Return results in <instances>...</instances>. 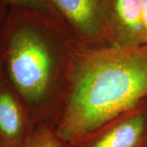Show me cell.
Returning a JSON list of instances; mask_svg holds the SVG:
<instances>
[{"instance_id":"1","label":"cell","mask_w":147,"mask_h":147,"mask_svg":"<svg viewBox=\"0 0 147 147\" xmlns=\"http://www.w3.org/2000/svg\"><path fill=\"white\" fill-rule=\"evenodd\" d=\"M147 100V44L75 46L54 126L70 144Z\"/></svg>"},{"instance_id":"2","label":"cell","mask_w":147,"mask_h":147,"mask_svg":"<svg viewBox=\"0 0 147 147\" xmlns=\"http://www.w3.org/2000/svg\"><path fill=\"white\" fill-rule=\"evenodd\" d=\"M2 74L36 123L54 128L76 46L63 22L11 7L0 31Z\"/></svg>"},{"instance_id":"3","label":"cell","mask_w":147,"mask_h":147,"mask_svg":"<svg viewBox=\"0 0 147 147\" xmlns=\"http://www.w3.org/2000/svg\"><path fill=\"white\" fill-rule=\"evenodd\" d=\"M77 46L113 45L111 0H49Z\"/></svg>"},{"instance_id":"4","label":"cell","mask_w":147,"mask_h":147,"mask_svg":"<svg viewBox=\"0 0 147 147\" xmlns=\"http://www.w3.org/2000/svg\"><path fill=\"white\" fill-rule=\"evenodd\" d=\"M147 142V100L66 147H142Z\"/></svg>"},{"instance_id":"5","label":"cell","mask_w":147,"mask_h":147,"mask_svg":"<svg viewBox=\"0 0 147 147\" xmlns=\"http://www.w3.org/2000/svg\"><path fill=\"white\" fill-rule=\"evenodd\" d=\"M36 124L21 97L2 74L0 145L3 147H26Z\"/></svg>"},{"instance_id":"6","label":"cell","mask_w":147,"mask_h":147,"mask_svg":"<svg viewBox=\"0 0 147 147\" xmlns=\"http://www.w3.org/2000/svg\"><path fill=\"white\" fill-rule=\"evenodd\" d=\"M113 45H146L141 0H111Z\"/></svg>"},{"instance_id":"7","label":"cell","mask_w":147,"mask_h":147,"mask_svg":"<svg viewBox=\"0 0 147 147\" xmlns=\"http://www.w3.org/2000/svg\"><path fill=\"white\" fill-rule=\"evenodd\" d=\"M26 147H66L52 127L37 123Z\"/></svg>"},{"instance_id":"8","label":"cell","mask_w":147,"mask_h":147,"mask_svg":"<svg viewBox=\"0 0 147 147\" xmlns=\"http://www.w3.org/2000/svg\"><path fill=\"white\" fill-rule=\"evenodd\" d=\"M9 7H15L38 11L61 21L49 0H1ZM62 22V21H61Z\"/></svg>"},{"instance_id":"9","label":"cell","mask_w":147,"mask_h":147,"mask_svg":"<svg viewBox=\"0 0 147 147\" xmlns=\"http://www.w3.org/2000/svg\"><path fill=\"white\" fill-rule=\"evenodd\" d=\"M8 11H9V6H7L3 1L0 0V31L5 22Z\"/></svg>"},{"instance_id":"10","label":"cell","mask_w":147,"mask_h":147,"mask_svg":"<svg viewBox=\"0 0 147 147\" xmlns=\"http://www.w3.org/2000/svg\"><path fill=\"white\" fill-rule=\"evenodd\" d=\"M141 1H142L143 25H144V29H145V33H146L147 42V0H141Z\"/></svg>"},{"instance_id":"11","label":"cell","mask_w":147,"mask_h":147,"mask_svg":"<svg viewBox=\"0 0 147 147\" xmlns=\"http://www.w3.org/2000/svg\"><path fill=\"white\" fill-rule=\"evenodd\" d=\"M2 65H3V52H2V47L0 44V76L2 75Z\"/></svg>"},{"instance_id":"12","label":"cell","mask_w":147,"mask_h":147,"mask_svg":"<svg viewBox=\"0 0 147 147\" xmlns=\"http://www.w3.org/2000/svg\"><path fill=\"white\" fill-rule=\"evenodd\" d=\"M142 147H147V142L146 143V144H145V145H144V146H143Z\"/></svg>"},{"instance_id":"13","label":"cell","mask_w":147,"mask_h":147,"mask_svg":"<svg viewBox=\"0 0 147 147\" xmlns=\"http://www.w3.org/2000/svg\"><path fill=\"white\" fill-rule=\"evenodd\" d=\"M0 147H3V146H1V145H0Z\"/></svg>"}]
</instances>
